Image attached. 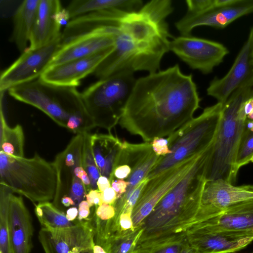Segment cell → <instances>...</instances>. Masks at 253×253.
<instances>
[{
	"label": "cell",
	"instance_id": "obj_44",
	"mask_svg": "<svg viewBox=\"0 0 253 253\" xmlns=\"http://www.w3.org/2000/svg\"><path fill=\"white\" fill-rule=\"evenodd\" d=\"M181 253H196L194 250L192 249L187 242L186 240L185 241Z\"/></svg>",
	"mask_w": 253,
	"mask_h": 253
},
{
	"label": "cell",
	"instance_id": "obj_45",
	"mask_svg": "<svg viewBox=\"0 0 253 253\" xmlns=\"http://www.w3.org/2000/svg\"><path fill=\"white\" fill-rule=\"evenodd\" d=\"M246 128L249 130L253 132V120L247 119L246 122Z\"/></svg>",
	"mask_w": 253,
	"mask_h": 253
},
{
	"label": "cell",
	"instance_id": "obj_33",
	"mask_svg": "<svg viewBox=\"0 0 253 253\" xmlns=\"http://www.w3.org/2000/svg\"><path fill=\"white\" fill-rule=\"evenodd\" d=\"M187 13L197 14L215 6V0H187Z\"/></svg>",
	"mask_w": 253,
	"mask_h": 253
},
{
	"label": "cell",
	"instance_id": "obj_36",
	"mask_svg": "<svg viewBox=\"0 0 253 253\" xmlns=\"http://www.w3.org/2000/svg\"><path fill=\"white\" fill-rule=\"evenodd\" d=\"M131 212L122 213L119 218V232L134 229Z\"/></svg>",
	"mask_w": 253,
	"mask_h": 253
},
{
	"label": "cell",
	"instance_id": "obj_19",
	"mask_svg": "<svg viewBox=\"0 0 253 253\" xmlns=\"http://www.w3.org/2000/svg\"><path fill=\"white\" fill-rule=\"evenodd\" d=\"M186 240L196 253H234L253 241V236L205 230L196 226L187 232Z\"/></svg>",
	"mask_w": 253,
	"mask_h": 253
},
{
	"label": "cell",
	"instance_id": "obj_11",
	"mask_svg": "<svg viewBox=\"0 0 253 253\" xmlns=\"http://www.w3.org/2000/svg\"><path fill=\"white\" fill-rule=\"evenodd\" d=\"M61 34L48 43L35 49L29 47L10 66L3 71L0 78V91L35 80L47 68L59 49Z\"/></svg>",
	"mask_w": 253,
	"mask_h": 253
},
{
	"label": "cell",
	"instance_id": "obj_34",
	"mask_svg": "<svg viewBox=\"0 0 253 253\" xmlns=\"http://www.w3.org/2000/svg\"><path fill=\"white\" fill-rule=\"evenodd\" d=\"M154 153L159 156H164L170 153L167 138L155 137L151 142Z\"/></svg>",
	"mask_w": 253,
	"mask_h": 253
},
{
	"label": "cell",
	"instance_id": "obj_18",
	"mask_svg": "<svg viewBox=\"0 0 253 253\" xmlns=\"http://www.w3.org/2000/svg\"><path fill=\"white\" fill-rule=\"evenodd\" d=\"M114 47V46L88 56L49 67L39 79L53 85L77 87L83 79L95 72Z\"/></svg>",
	"mask_w": 253,
	"mask_h": 253
},
{
	"label": "cell",
	"instance_id": "obj_40",
	"mask_svg": "<svg viewBox=\"0 0 253 253\" xmlns=\"http://www.w3.org/2000/svg\"><path fill=\"white\" fill-rule=\"evenodd\" d=\"M101 204L105 203L113 205L117 200L116 193L111 187H109L101 192Z\"/></svg>",
	"mask_w": 253,
	"mask_h": 253
},
{
	"label": "cell",
	"instance_id": "obj_4",
	"mask_svg": "<svg viewBox=\"0 0 253 253\" xmlns=\"http://www.w3.org/2000/svg\"><path fill=\"white\" fill-rule=\"evenodd\" d=\"M7 91L15 99L38 108L71 132L93 121L76 87L53 85L38 78Z\"/></svg>",
	"mask_w": 253,
	"mask_h": 253
},
{
	"label": "cell",
	"instance_id": "obj_16",
	"mask_svg": "<svg viewBox=\"0 0 253 253\" xmlns=\"http://www.w3.org/2000/svg\"><path fill=\"white\" fill-rule=\"evenodd\" d=\"M253 76V27L227 73L214 78L207 89V94L224 104L230 95Z\"/></svg>",
	"mask_w": 253,
	"mask_h": 253
},
{
	"label": "cell",
	"instance_id": "obj_20",
	"mask_svg": "<svg viewBox=\"0 0 253 253\" xmlns=\"http://www.w3.org/2000/svg\"><path fill=\"white\" fill-rule=\"evenodd\" d=\"M7 219L13 253H30L34 233L32 218L22 197L12 192L9 195Z\"/></svg>",
	"mask_w": 253,
	"mask_h": 253
},
{
	"label": "cell",
	"instance_id": "obj_23",
	"mask_svg": "<svg viewBox=\"0 0 253 253\" xmlns=\"http://www.w3.org/2000/svg\"><path fill=\"white\" fill-rule=\"evenodd\" d=\"M62 8L58 0H40L30 37V49L42 46L58 38L61 26L54 16Z\"/></svg>",
	"mask_w": 253,
	"mask_h": 253
},
{
	"label": "cell",
	"instance_id": "obj_47",
	"mask_svg": "<svg viewBox=\"0 0 253 253\" xmlns=\"http://www.w3.org/2000/svg\"><path fill=\"white\" fill-rule=\"evenodd\" d=\"M134 253H150L149 251L146 250H141L134 252Z\"/></svg>",
	"mask_w": 253,
	"mask_h": 253
},
{
	"label": "cell",
	"instance_id": "obj_26",
	"mask_svg": "<svg viewBox=\"0 0 253 253\" xmlns=\"http://www.w3.org/2000/svg\"><path fill=\"white\" fill-rule=\"evenodd\" d=\"M141 0H74L66 9L71 19L100 10L117 9L131 13L139 11L143 6Z\"/></svg>",
	"mask_w": 253,
	"mask_h": 253
},
{
	"label": "cell",
	"instance_id": "obj_24",
	"mask_svg": "<svg viewBox=\"0 0 253 253\" xmlns=\"http://www.w3.org/2000/svg\"><path fill=\"white\" fill-rule=\"evenodd\" d=\"M91 151L100 175L110 179L122 149V142L112 133L90 134Z\"/></svg>",
	"mask_w": 253,
	"mask_h": 253
},
{
	"label": "cell",
	"instance_id": "obj_7",
	"mask_svg": "<svg viewBox=\"0 0 253 253\" xmlns=\"http://www.w3.org/2000/svg\"><path fill=\"white\" fill-rule=\"evenodd\" d=\"M136 80L134 73L124 71L100 79L81 92L95 127L111 133L119 123Z\"/></svg>",
	"mask_w": 253,
	"mask_h": 253
},
{
	"label": "cell",
	"instance_id": "obj_43",
	"mask_svg": "<svg viewBox=\"0 0 253 253\" xmlns=\"http://www.w3.org/2000/svg\"><path fill=\"white\" fill-rule=\"evenodd\" d=\"M244 110L247 116L253 110V97L249 99L245 102Z\"/></svg>",
	"mask_w": 253,
	"mask_h": 253
},
{
	"label": "cell",
	"instance_id": "obj_35",
	"mask_svg": "<svg viewBox=\"0 0 253 253\" xmlns=\"http://www.w3.org/2000/svg\"><path fill=\"white\" fill-rule=\"evenodd\" d=\"M186 239L182 241L171 243L155 248L150 253H181Z\"/></svg>",
	"mask_w": 253,
	"mask_h": 253
},
{
	"label": "cell",
	"instance_id": "obj_28",
	"mask_svg": "<svg viewBox=\"0 0 253 253\" xmlns=\"http://www.w3.org/2000/svg\"><path fill=\"white\" fill-rule=\"evenodd\" d=\"M142 232L141 226L120 232L110 237L101 247L107 253H134Z\"/></svg>",
	"mask_w": 253,
	"mask_h": 253
},
{
	"label": "cell",
	"instance_id": "obj_10",
	"mask_svg": "<svg viewBox=\"0 0 253 253\" xmlns=\"http://www.w3.org/2000/svg\"><path fill=\"white\" fill-rule=\"evenodd\" d=\"M202 152L185 159L148 180L132 211L134 228L141 226L144 219L159 202L186 175Z\"/></svg>",
	"mask_w": 253,
	"mask_h": 253
},
{
	"label": "cell",
	"instance_id": "obj_41",
	"mask_svg": "<svg viewBox=\"0 0 253 253\" xmlns=\"http://www.w3.org/2000/svg\"><path fill=\"white\" fill-rule=\"evenodd\" d=\"M54 18L56 23L61 27L62 25H66L71 19L70 13L66 8H62L57 11Z\"/></svg>",
	"mask_w": 253,
	"mask_h": 253
},
{
	"label": "cell",
	"instance_id": "obj_39",
	"mask_svg": "<svg viewBox=\"0 0 253 253\" xmlns=\"http://www.w3.org/2000/svg\"><path fill=\"white\" fill-rule=\"evenodd\" d=\"M111 187L117 195V200L120 199L126 192L127 183L124 179H115L111 182Z\"/></svg>",
	"mask_w": 253,
	"mask_h": 253
},
{
	"label": "cell",
	"instance_id": "obj_31",
	"mask_svg": "<svg viewBox=\"0 0 253 253\" xmlns=\"http://www.w3.org/2000/svg\"><path fill=\"white\" fill-rule=\"evenodd\" d=\"M84 134V144L83 153V167L90 181L91 189H98L97 181L100 176V173L96 166L93 157L90 142V134L85 132Z\"/></svg>",
	"mask_w": 253,
	"mask_h": 253
},
{
	"label": "cell",
	"instance_id": "obj_37",
	"mask_svg": "<svg viewBox=\"0 0 253 253\" xmlns=\"http://www.w3.org/2000/svg\"><path fill=\"white\" fill-rule=\"evenodd\" d=\"M131 172V168L127 165H122L117 166L113 170L109 180L110 182L114 179H126Z\"/></svg>",
	"mask_w": 253,
	"mask_h": 253
},
{
	"label": "cell",
	"instance_id": "obj_13",
	"mask_svg": "<svg viewBox=\"0 0 253 253\" xmlns=\"http://www.w3.org/2000/svg\"><path fill=\"white\" fill-rule=\"evenodd\" d=\"M118 26H103L61 41L48 67L88 56L115 45Z\"/></svg>",
	"mask_w": 253,
	"mask_h": 253
},
{
	"label": "cell",
	"instance_id": "obj_6",
	"mask_svg": "<svg viewBox=\"0 0 253 253\" xmlns=\"http://www.w3.org/2000/svg\"><path fill=\"white\" fill-rule=\"evenodd\" d=\"M221 103L204 109L174 132L167 139L170 153L161 156L147 176L149 180L185 159L197 155L214 142L223 107Z\"/></svg>",
	"mask_w": 253,
	"mask_h": 253
},
{
	"label": "cell",
	"instance_id": "obj_42",
	"mask_svg": "<svg viewBox=\"0 0 253 253\" xmlns=\"http://www.w3.org/2000/svg\"><path fill=\"white\" fill-rule=\"evenodd\" d=\"M97 186L98 190L100 192H103L105 189L111 187V182L108 178L106 176L100 175L97 181Z\"/></svg>",
	"mask_w": 253,
	"mask_h": 253
},
{
	"label": "cell",
	"instance_id": "obj_29",
	"mask_svg": "<svg viewBox=\"0 0 253 253\" xmlns=\"http://www.w3.org/2000/svg\"><path fill=\"white\" fill-rule=\"evenodd\" d=\"M35 213L42 228L57 229L76 225L50 202L35 205Z\"/></svg>",
	"mask_w": 253,
	"mask_h": 253
},
{
	"label": "cell",
	"instance_id": "obj_21",
	"mask_svg": "<svg viewBox=\"0 0 253 253\" xmlns=\"http://www.w3.org/2000/svg\"><path fill=\"white\" fill-rule=\"evenodd\" d=\"M194 225L210 231L253 236V199L234 205L218 215Z\"/></svg>",
	"mask_w": 253,
	"mask_h": 253
},
{
	"label": "cell",
	"instance_id": "obj_15",
	"mask_svg": "<svg viewBox=\"0 0 253 253\" xmlns=\"http://www.w3.org/2000/svg\"><path fill=\"white\" fill-rule=\"evenodd\" d=\"M94 236L88 223L57 229L42 227L39 233L44 253H94Z\"/></svg>",
	"mask_w": 253,
	"mask_h": 253
},
{
	"label": "cell",
	"instance_id": "obj_5",
	"mask_svg": "<svg viewBox=\"0 0 253 253\" xmlns=\"http://www.w3.org/2000/svg\"><path fill=\"white\" fill-rule=\"evenodd\" d=\"M0 184L22 195L34 204L53 201L57 187V171L35 153L31 158L10 157L0 152Z\"/></svg>",
	"mask_w": 253,
	"mask_h": 253
},
{
	"label": "cell",
	"instance_id": "obj_14",
	"mask_svg": "<svg viewBox=\"0 0 253 253\" xmlns=\"http://www.w3.org/2000/svg\"><path fill=\"white\" fill-rule=\"evenodd\" d=\"M253 199V185L234 186L225 180H207L196 219L197 223L212 218L228 208Z\"/></svg>",
	"mask_w": 253,
	"mask_h": 253
},
{
	"label": "cell",
	"instance_id": "obj_17",
	"mask_svg": "<svg viewBox=\"0 0 253 253\" xmlns=\"http://www.w3.org/2000/svg\"><path fill=\"white\" fill-rule=\"evenodd\" d=\"M253 13V0H242L236 4L215 6L197 14L186 13L175 26L181 36H190L193 30L201 26L224 28L239 18Z\"/></svg>",
	"mask_w": 253,
	"mask_h": 253
},
{
	"label": "cell",
	"instance_id": "obj_2",
	"mask_svg": "<svg viewBox=\"0 0 253 253\" xmlns=\"http://www.w3.org/2000/svg\"><path fill=\"white\" fill-rule=\"evenodd\" d=\"M207 161L200 156L186 175L156 205L141 224L142 234L134 252L186 239L196 219L207 180Z\"/></svg>",
	"mask_w": 253,
	"mask_h": 253
},
{
	"label": "cell",
	"instance_id": "obj_8",
	"mask_svg": "<svg viewBox=\"0 0 253 253\" xmlns=\"http://www.w3.org/2000/svg\"><path fill=\"white\" fill-rule=\"evenodd\" d=\"M170 41L169 38H163L149 42H138L120 31L113 51L94 73L100 80L124 71L149 74L157 72L163 56L169 51Z\"/></svg>",
	"mask_w": 253,
	"mask_h": 253
},
{
	"label": "cell",
	"instance_id": "obj_1",
	"mask_svg": "<svg viewBox=\"0 0 253 253\" xmlns=\"http://www.w3.org/2000/svg\"><path fill=\"white\" fill-rule=\"evenodd\" d=\"M200 101L192 75L175 64L136 80L118 125L151 142L192 119Z\"/></svg>",
	"mask_w": 253,
	"mask_h": 253
},
{
	"label": "cell",
	"instance_id": "obj_32",
	"mask_svg": "<svg viewBox=\"0 0 253 253\" xmlns=\"http://www.w3.org/2000/svg\"><path fill=\"white\" fill-rule=\"evenodd\" d=\"M253 156V132L246 129L240 142L235 160V169L238 173L241 167L247 165Z\"/></svg>",
	"mask_w": 253,
	"mask_h": 253
},
{
	"label": "cell",
	"instance_id": "obj_12",
	"mask_svg": "<svg viewBox=\"0 0 253 253\" xmlns=\"http://www.w3.org/2000/svg\"><path fill=\"white\" fill-rule=\"evenodd\" d=\"M169 51L190 68L204 74L211 73L229 53L219 42L192 35L173 38L169 43Z\"/></svg>",
	"mask_w": 253,
	"mask_h": 253
},
{
	"label": "cell",
	"instance_id": "obj_27",
	"mask_svg": "<svg viewBox=\"0 0 253 253\" xmlns=\"http://www.w3.org/2000/svg\"><path fill=\"white\" fill-rule=\"evenodd\" d=\"M0 100V152L10 157H24V134L22 126L10 127L6 122Z\"/></svg>",
	"mask_w": 253,
	"mask_h": 253
},
{
	"label": "cell",
	"instance_id": "obj_25",
	"mask_svg": "<svg viewBox=\"0 0 253 253\" xmlns=\"http://www.w3.org/2000/svg\"><path fill=\"white\" fill-rule=\"evenodd\" d=\"M40 0H26L18 6L13 16L10 41L22 53L28 48L30 37Z\"/></svg>",
	"mask_w": 253,
	"mask_h": 253
},
{
	"label": "cell",
	"instance_id": "obj_22",
	"mask_svg": "<svg viewBox=\"0 0 253 253\" xmlns=\"http://www.w3.org/2000/svg\"><path fill=\"white\" fill-rule=\"evenodd\" d=\"M84 135L77 134L73 137L65 149L58 153L53 162L57 171V187L52 202L66 196L75 175L74 171L78 167H83Z\"/></svg>",
	"mask_w": 253,
	"mask_h": 253
},
{
	"label": "cell",
	"instance_id": "obj_30",
	"mask_svg": "<svg viewBox=\"0 0 253 253\" xmlns=\"http://www.w3.org/2000/svg\"><path fill=\"white\" fill-rule=\"evenodd\" d=\"M0 185V253H13L7 219L8 198L12 191L5 186Z\"/></svg>",
	"mask_w": 253,
	"mask_h": 253
},
{
	"label": "cell",
	"instance_id": "obj_3",
	"mask_svg": "<svg viewBox=\"0 0 253 253\" xmlns=\"http://www.w3.org/2000/svg\"><path fill=\"white\" fill-rule=\"evenodd\" d=\"M253 97V76L237 88L223 104L221 116L207 168V180L221 179L233 184L237 173L235 160L246 129L245 102Z\"/></svg>",
	"mask_w": 253,
	"mask_h": 253
},
{
	"label": "cell",
	"instance_id": "obj_49",
	"mask_svg": "<svg viewBox=\"0 0 253 253\" xmlns=\"http://www.w3.org/2000/svg\"></svg>",
	"mask_w": 253,
	"mask_h": 253
},
{
	"label": "cell",
	"instance_id": "obj_46",
	"mask_svg": "<svg viewBox=\"0 0 253 253\" xmlns=\"http://www.w3.org/2000/svg\"><path fill=\"white\" fill-rule=\"evenodd\" d=\"M247 119L250 120H253V110L247 116Z\"/></svg>",
	"mask_w": 253,
	"mask_h": 253
},
{
	"label": "cell",
	"instance_id": "obj_9",
	"mask_svg": "<svg viewBox=\"0 0 253 253\" xmlns=\"http://www.w3.org/2000/svg\"><path fill=\"white\" fill-rule=\"evenodd\" d=\"M160 157L153 151L151 142L134 144L123 141L116 168L119 165H127L131 168V172L126 179L127 187L126 193L113 205L115 215L108 221L112 229L118 228L119 218L125 204L140 183L147 177Z\"/></svg>",
	"mask_w": 253,
	"mask_h": 253
},
{
	"label": "cell",
	"instance_id": "obj_48",
	"mask_svg": "<svg viewBox=\"0 0 253 253\" xmlns=\"http://www.w3.org/2000/svg\"><path fill=\"white\" fill-rule=\"evenodd\" d=\"M251 162H253V157H252V159H251Z\"/></svg>",
	"mask_w": 253,
	"mask_h": 253
},
{
	"label": "cell",
	"instance_id": "obj_38",
	"mask_svg": "<svg viewBox=\"0 0 253 253\" xmlns=\"http://www.w3.org/2000/svg\"><path fill=\"white\" fill-rule=\"evenodd\" d=\"M101 193L98 189H91L86 195V201L95 211L97 207L101 204Z\"/></svg>",
	"mask_w": 253,
	"mask_h": 253
}]
</instances>
